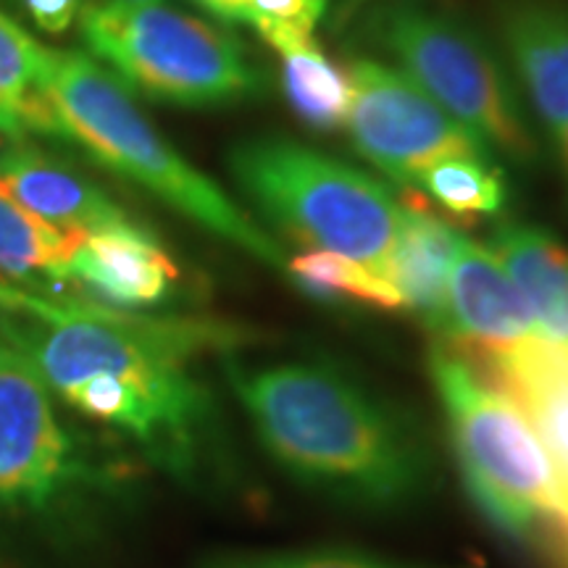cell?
I'll return each instance as SVG.
<instances>
[{
    "label": "cell",
    "instance_id": "cell-10",
    "mask_svg": "<svg viewBox=\"0 0 568 568\" xmlns=\"http://www.w3.org/2000/svg\"><path fill=\"white\" fill-rule=\"evenodd\" d=\"M479 351H500L524 339L542 337L527 303L489 247L460 237L447 276L445 332Z\"/></svg>",
    "mask_w": 568,
    "mask_h": 568
},
{
    "label": "cell",
    "instance_id": "cell-15",
    "mask_svg": "<svg viewBox=\"0 0 568 568\" xmlns=\"http://www.w3.org/2000/svg\"><path fill=\"white\" fill-rule=\"evenodd\" d=\"M460 237L464 234L453 232L450 224L426 211L422 197L408 195L406 205H400V222L389 247L385 276L400 293L403 305L439 335L445 332L447 276Z\"/></svg>",
    "mask_w": 568,
    "mask_h": 568
},
{
    "label": "cell",
    "instance_id": "cell-20",
    "mask_svg": "<svg viewBox=\"0 0 568 568\" xmlns=\"http://www.w3.org/2000/svg\"><path fill=\"white\" fill-rule=\"evenodd\" d=\"M414 190H422L439 209L464 222L495 216L506 209L508 201L503 174L487 166L485 155H456V159L437 161L418 176Z\"/></svg>",
    "mask_w": 568,
    "mask_h": 568
},
{
    "label": "cell",
    "instance_id": "cell-27",
    "mask_svg": "<svg viewBox=\"0 0 568 568\" xmlns=\"http://www.w3.org/2000/svg\"><path fill=\"white\" fill-rule=\"evenodd\" d=\"M11 355H17V353H13V351H11V347H9V345H6V343H3V339H0V361L11 358Z\"/></svg>",
    "mask_w": 568,
    "mask_h": 568
},
{
    "label": "cell",
    "instance_id": "cell-5",
    "mask_svg": "<svg viewBox=\"0 0 568 568\" xmlns=\"http://www.w3.org/2000/svg\"><path fill=\"white\" fill-rule=\"evenodd\" d=\"M230 172L282 232L314 251L387 274L400 203L374 176L287 138L237 142L230 151Z\"/></svg>",
    "mask_w": 568,
    "mask_h": 568
},
{
    "label": "cell",
    "instance_id": "cell-7",
    "mask_svg": "<svg viewBox=\"0 0 568 568\" xmlns=\"http://www.w3.org/2000/svg\"><path fill=\"white\" fill-rule=\"evenodd\" d=\"M374 27L410 80L477 134L489 153L521 166L537 161L527 113L506 69L479 34L447 13L408 0L385 6L374 17Z\"/></svg>",
    "mask_w": 568,
    "mask_h": 568
},
{
    "label": "cell",
    "instance_id": "cell-22",
    "mask_svg": "<svg viewBox=\"0 0 568 568\" xmlns=\"http://www.w3.org/2000/svg\"><path fill=\"white\" fill-rule=\"evenodd\" d=\"M329 0H247L243 24H251L280 55L314 42Z\"/></svg>",
    "mask_w": 568,
    "mask_h": 568
},
{
    "label": "cell",
    "instance_id": "cell-6",
    "mask_svg": "<svg viewBox=\"0 0 568 568\" xmlns=\"http://www.w3.org/2000/svg\"><path fill=\"white\" fill-rule=\"evenodd\" d=\"M80 27L90 51L153 101L224 105L264 90L234 38L161 0L88 3Z\"/></svg>",
    "mask_w": 568,
    "mask_h": 568
},
{
    "label": "cell",
    "instance_id": "cell-19",
    "mask_svg": "<svg viewBox=\"0 0 568 568\" xmlns=\"http://www.w3.org/2000/svg\"><path fill=\"white\" fill-rule=\"evenodd\" d=\"M282 90L293 111L314 130H337L351 113V77L316 42L282 55Z\"/></svg>",
    "mask_w": 568,
    "mask_h": 568
},
{
    "label": "cell",
    "instance_id": "cell-24",
    "mask_svg": "<svg viewBox=\"0 0 568 568\" xmlns=\"http://www.w3.org/2000/svg\"><path fill=\"white\" fill-rule=\"evenodd\" d=\"M251 568H387L364 558L351 556H303V558H282L274 564H261Z\"/></svg>",
    "mask_w": 568,
    "mask_h": 568
},
{
    "label": "cell",
    "instance_id": "cell-17",
    "mask_svg": "<svg viewBox=\"0 0 568 568\" xmlns=\"http://www.w3.org/2000/svg\"><path fill=\"white\" fill-rule=\"evenodd\" d=\"M51 48H42L17 21L0 13V132L19 140L24 132L55 134L51 92H48Z\"/></svg>",
    "mask_w": 568,
    "mask_h": 568
},
{
    "label": "cell",
    "instance_id": "cell-23",
    "mask_svg": "<svg viewBox=\"0 0 568 568\" xmlns=\"http://www.w3.org/2000/svg\"><path fill=\"white\" fill-rule=\"evenodd\" d=\"M34 24L48 34H63L88 9V0H21Z\"/></svg>",
    "mask_w": 568,
    "mask_h": 568
},
{
    "label": "cell",
    "instance_id": "cell-28",
    "mask_svg": "<svg viewBox=\"0 0 568 568\" xmlns=\"http://www.w3.org/2000/svg\"><path fill=\"white\" fill-rule=\"evenodd\" d=\"M560 535H564V545H566V550H568V527H560Z\"/></svg>",
    "mask_w": 568,
    "mask_h": 568
},
{
    "label": "cell",
    "instance_id": "cell-18",
    "mask_svg": "<svg viewBox=\"0 0 568 568\" xmlns=\"http://www.w3.org/2000/svg\"><path fill=\"white\" fill-rule=\"evenodd\" d=\"M84 232L61 230L24 209L0 184V276L19 284L69 280L71 255Z\"/></svg>",
    "mask_w": 568,
    "mask_h": 568
},
{
    "label": "cell",
    "instance_id": "cell-3",
    "mask_svg": "<svg viewBox=\"0 0 568 568\" xmlns=\"http://www.w3.org/2000/svg\"><path fill=\"white\" fill-rule=\"evenodd\" d=\"M48 92L59 119V138L80 142L111 172L145 187L261 264L280 272L287 268L282 247L155 130L124 84L101 63L77 51H51Z\"/></svg>",
    "mask_w": 568,
    "mask_h": 568
},
{
    "label": "cell",
    "instance_id": "cell-26",
    "mask_svg": "<svg viewBox=\"0 0 568 568\" xmlns=\"http://www.w3.org/2000/svg\"><path fill=\"white\" fill-rule=\"evenodd\" d=\"M556 148H558L560 161H564V169H566V176H568V130H566L564 138H560V140L556 142Z\"/></svg>",
    "mask_w": 568,
    "mask_h": 568
},
{
    "label": "cell",
    "instance_id": "cell-25",
    "mask_svg": "<svg viewBox=\"0 0 568 568\" xmlns=\"http://www.w3.org/2000/svg\"><path fill=\"white\" fill-rule=\"evenodd\" d=\"M197 3L224 21H245L247 0H197Z\"/></svg>",
    "mask_w": 568,
    "mask_h": 568
},
{
    "label": "cell",
    "instance_id": "cell-1",
    "mask_svg": "<svg viewBox=\"0 0 568 568\" xmlns=\"http://www.w3.org/2000/svg\"><path fill=\"white\" fill-rule=\"evenodd\" d=\"M0 339L67 406L193 477L211 432V397L190 361L234 332L195 318L142 316L0 282Z\"/></svg>",
    "mask_w": 568,
    "mask_h": 568
},
{
    "label": "cell",
    "instance_id": "cell-11",
    "mask_svg": "<svg viewBox=\"0 0 568 568\" xmlns=\"http://www.w3.org/2000/svg\"><path fill=\"white\" fill-rule=\"evenodd\" d=\"M510 63L552 142L568 130V3L508 0L500 17Z\"/></svg>",
    "mask_w": 568,
    "mask_h": 568
},
{
    "label": "cell",
    "instance_id": "cell-4",
    "mask_svg": "<svg viewBox=\"0 0 568 568\" xmlns=\"http://www.w3.org/2000/svg\"><path fill=\"white\" fill-rule=\"evenodd\" d=\"M429 372L468 495L489 524L514 537L542 521L568 527V481L506 389L447 345L432 347Z\"/></svg>",
    "mask_w": 568,
    "mask_h": 568
},
{
    "label": "cell",
    "instance_id": "cell-8",
    "mask_svg": "<svg viewBox=\"0 0 568 568\" xmlns=\"http://www.w3.org/2000/svg\"><path fill=\"white\" fill-rule=\"evenodd\" d=\"M347 130L355 148L389 180L414 190L418 176L443 159L485 155L477 134L447 113L406 71L358 59L351 67Z\"/></svg>",
    "mask_w": 568,
    "mask_h": 568
},
{
    "label": "cell",
    "instance_id": "cell-13",
    "mask_svg": "<svg viewBox=\"0 0 568 568\" xmlns=\"http://www.w3.org/2000/svg\"><path fill=\"white\" fill-rule=\"evenodd\" d=\"M0 184L24 209L61 230L88 234L130 219L80 172L19 140L0 153Z\"/></svg>",
    "mask_w": 568,
    "mask_h": 568
},
{
    "label": "cell",
    "instance_id": "cell-9",
    "mask_svg": "<svg viewBox=\"0 0 568 568\" xmlns=\"http://www.w3.org/2000/svg\"><path fill=\"white\" fill-rule=\"evenodd\" d=\"M88 468L51 393L19 355L0 361V508H45Z\"/></svg>",
    "mask_w": 568,
    "mask_h": 568
},
{
    "label": "cell",
    "instance_id": "cell-21",
    "mask_svg": "<svg viewBox=\"0 0 568 568\" xmlns=\"http://www.w3.org/2000/svg\"><path fill=\"white\" fill-rule=\"evenodd\" d=\"M287 272L311 295H351L355 301L379 305V308H400L403 305L400 293L393 287V282L372 272V268L345 258V255L329 251L303 253L290 261Z\"/></svg>",
    "mask_w": 568,
    "mask_h": 568
},
{
    "label": "cell",
    "instance_id": "cell-14",
    "mask_svg": "<svg viewBox=\"0 0 568 568\" xmlns=\"http://www.w3.org/2000/svg\"><path fill=\"white\" fill-rule=\"evenodd\" d=\"M493 361L500 385L521 408L568 481V347L531 337L500 351Z\"/></svg>",
    "mask_w": 568,
    "mask_h": 568
},
{
    "label": "cell",
    "instance_id": "cell-12",
    "mask_svg": "<svg viewBox=\"0 0 568 568\" xmlns=\"http://www.w3.org/2000/svg\"><path fill=\"white\" fill-rule=\"evenodd\" d=\"M176 276L174 261L153 234L130 219L84 234L69 264V280L119 308H145L166 301Z\"/></svg>",
    "mask_w": 568,
    "mask_h": 568
},
{
    "label": "cell",
    "instance_id": "cell-2",
    "mask_svg": "<svg viewBox=\"0 0 568 568\" xmlns=\"http://www.w3.org/2000/svg\"><path fill=\"white\" fill-rule=\"evenodd\" d=\"M261 443L284 471L361 508H400L429 485L414 426L358 382L316 361L226 366Z\"/></svg>",
    "mask_w": 568,
    "mask_h": 568
},
{
    "label": "cell",
    "instance_id": "cell-16",
    "mask_svg": "<svg viewBox=\"0 0 568 568\" xmlns=\"http://www.w3.org/2000/svg\"><path fill=\"white\" fill-rule=\"evenodd\" d=\"M489 251L521 293L539 335L568 347V247L529 224H503Z\"/></svg>",
    "mask_w": 568,
    "mask_h": 568
},
{
    "label": "cell",
    "instance_id": "cell-29",
    "mask_svg": "<svg viewBox=\"0 0 568 568\" xmlns=\"http://www.w3.org/2000/svg\"><path fill=\"white\" fill-rule=\"evenodd\" d=\"M347 3H355V0H347Z\"/></svg>",
    "mask_w": 568,
    "mask_h": 568
}]
</instances>
